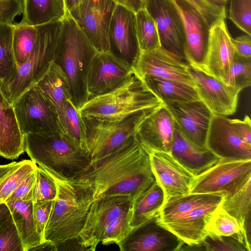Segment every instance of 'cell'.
Segmentation results:
<instances>
[{"mask_svg": "<svg viewBox=\"0 0 251 251\" xmlns=\"http://www.w3.org/2000/svg\"><path fill=\"white\" fill-rule=\"evenodd\" d=\"M21 22L38 26L62 21L67 10L64 0H23Z\"/></svg>", "mask_w": 251, "mask_h": 251, "instance_id": "cell-30", "label": "cell"}, {"mask_svg": "<svg viewBox=\"0 0 251 251\" xmlns=\"http://www.w3.org/2000/svg\"><path fill=\"white\" fill-rule=\"evenodd\" d=\"M117 5L113 0H82L68 12L97 51H109L108 30Z\"/></svg>", "mask_w": 251, "mask_h": 251, "instance_id": "cell-10", "label": "cell"}, {"mask_svg": "<svg viewBox=\"0 0 251 251\" xmlns=\"http://www.w3.org/2000/svg\"><path fill=\"white\" fill-rule=\"evenodd\" d=\"M34 85L53 106L60 123L65 116L68 101L72 100L70 84L64 72L53 60Z\"/></svg>", "mask_w": 251, "mask_h": 251, "instance_id": "cell-27", "label": "cell"}, {"mask_svg": "<svg viewBox=\"0 0 251 251\" xmlns=\"http://www.w3.org/2000/svg\"><path fill=\"white\" fill-rule=\"evenodd\" d=\"M211 4L219 6L221 7L226 8L227 2V0H205Z\"/></svg>", "mask_w": 251, "mask_h": 251, "instance_id": "cell-56", "label": "cell"}, {"mask_svg": "<svg viewBox=\"0 0 251 251\" xmlns=\"http://www.w3.org/2000/svg\"><path fill=\"white\" fill-rule=\"evenodd\" d=\"M235 52L239 55L251 58V35L245 34L232 39Z\"/></svg>", "mask_w": 251, "mask_h": 251, "instance_id": "cell-51", "label": "cell"}, {"mask_svg": "<svg viewBox=\"0 0 251 251\" xmlns=\"http://www.w3.org/2000/svg\"><path fill=\"white\" fill-rule=\"evenodd\" d=\"M23 160L19 162L13 161L9 164L0 165V180L8 175L13 170L20 165Z\"/></svg>", "mask_w": 251, "mask_h": 251, "instance_id": "cell-54", "label": "cell"}, {"mask_svg": "<svg viewBox=\"0 0 251 251\" xmlns=\"http://www.w3.org/2000/svg\"><path fill=\"white\" fill-rule=\"evenodd\" d=\"M37 165L31 160H23L22 163L0 181V203L5 201L18 186Z\"/></svg>", "mask_w": 251, "mask_h": 251, "instance_id": "cell-41", "label": "cell"}, {"mask_svg": "<svg viewBox=\"0 0 251 251\" xmlns=\"http://www.w3.org/2000/svg\"><path fill=\"white\" fill-rule=\"evenodd\" d=\"M221 205L215 210L206 225L207 235L230 236L244 232L237 220L223 209Z\"/></svg>", "mask_w": 251, "mask_h": 251, "instance_id": "cell-39", "label": "cell"}, {"mask_svg": "<svg viewBox=\"0 0 251 251\" xmlns=\"http://www.w3.org/2000/svg\"><path fill=\"white\" fill-rule=\"evenodd\" d=\"M109 51L130 63L138 55L136 13L117 4L108 30Z\"/></svg>", "mask_w": 251, "mask_h": 251, "instance_id": "cell-20", "label": "cell"}, {"mask_svg": "<svg viewBox=\"0 0 251 251\" xmlns=\"http://www.w3.org/2000/svg\"><path fill=\"white\" fill-rule=\"evenodd\" d=\"M37 37L36 26L28 25L21 22L14 25L12 47L18 68L28 58L35 46Z\"/></svg>", "mask_w": 251, "mask_h": 251, "instance_id": "cell-36", "label": "cell"}, {"mask_svg": "<svg viewBox=\"0 0 251 251\" xmlns=\"http://www.w3.org/2000/svg\"><path fill=\"white\" fill-rule=\"evenodd\" d=\"M251 242L243 231L230 236L206 237L199 243L189 246L184 244L181 251H251Z\"/></svg>", "mask_w": 251, "mask_h": 251, "instance_id": "cell-34", "label": "cell"}, {"mask_svg": "<svg viewBox=\"0 0 251 251\" xmlns=\"http://www.w3.org/2000/svg\"><path fill=\"white\" fill-rule=\"evenodd\" d=\"M36 178V173L35 169L25 177L5 201H32L33 190Z\"/></svg>", "mask_w": 251, "mask_h": 251, "instance_id": "cell-48", "label": "cell"}, {"mask_svg": "<svg viewBox=\"0 0 251 251\" xmlns=\"http://www.w3.org/2000/svg\"><path fill=\"white\" fill-rule=\"evenodd\" d=\"M60 125L63 134L77 147L87 152L83 119L72 100L68 101L65 116Z\"/></svg>", "mask_w": 251, "mask_h": 251, "instance_id": "cell-38", "label": "cell"}, {"mask_svg": "<svg viewBox=\"0 0 251 251\" xmlns=\"http://www.w3.org/2000/svg\"><path fill=\"white\" fill-rule=\"evenodd\" d=\"M251 85V58H246L236 52L228 81L227 86L240 91Z\"/></svg>", "mask_w": 251, "mask_h": 251, "instance_id": "cell-42", "label": "cell"}, {"mask_svg": "<svg viewBox=\"0 0 251 251\" xmlns=\"http://www.w3.org/2000/svg\"><path fill=\"white\" fill-rule=\"evenodd\" d=\"M144 8L156 23L160 48L186 63L184 26L175 0H145Z\"/></svg>", "mask_w": 251, "mask_h": 251, "instance_id": "cell-11", "label": "cell"}, {"mask_svg": "<svg viewBox=\"0 0 251 251\" xmlns=\"http://www.w3.org/2000/svg\"><path fill=\"white\" fill-rule=\"evenodd\" d=\"M225 22L219 21L210 29L209 42L202 70L227 85L235 51Z\"/></svg>", "mask_w": 251, "mask_h": 251, "instance_id": "cell-19", "label": "cell"}, {"mask_svg": "<svg viewBox=\"0 0 251 251\" xmlns=\"http://www.w3.org/2000/svg\"><path fill=\"white\" fill-rule=\"evenodd\" d=\"M13 104L24 136L29 133L64 134L57 112L35 85L25 91Z\"/></svg>", "mask_w": 251, "mask_h": 251, "instance_id": "cell-9", "label": "cell"}, {"mask_svg": "<svg viewBox=\"0 0 251 251\" xmlns=\"http://www.w3.org/2000/svg\"><path fill=\"white\" fill-rule=\"evenodd\" d=\"M251 179V159H220L194 177L189 193H223L228 198Z\"/></svg>", "mask_w": 251, "mask_h": 251, "instance_id": "cell-8", "label": "cell"}, {"mask_svg": "<svg viewBox=\"0 0 251 251\" xmlns=\"http://www.w3.org/2000/svg\"><path fill=\"white\" fill-rule=\"evenodd\" d=\"M133 73L130 63L110 51H97L88 70L87 100L116 88Z\"/></svg>", "mask_w": 251, "mask_h": 251, "instance_id": "cell-13", "label": "cell"}, {"mask_svg": "<svg viewBox=\"0 0 251 251\" xmlns=\"http://www.w3.org/2000/svg\"><path fill=\"white\" fill-rule=\"evenodd\" d=\"M200 100L214 115L227 116L235 113L241 92L202 70L188 65Z\"/></svg>", "mask_w": 251, "mask_h": 251, "instance_id": "cell-18", "label": "cell"}, {"mask_svg": "<svg viewBox=\"0 0 251 251\" xmlns=\"http://www.w3.org/2000/svg\"><path fill=\"white\" fill-rule=\"evenodd\" d=\"M132 207L126 213L111 221L105 227L100 242L104 245H118L132 231L130 226Z\"/></svg>", "mask_w": 251, "mask_h": 251, "instance_id": "cell-40", "label": "cell"}, {"mask_svg": "<svg viewBox=\"0 0 251 251\" xmlns=\"http://www.w3.org/2000/svg\"><path fill=\"white\" fill-rule=\"evenodd\" d=\"M221 206L237 220L251 242V179L233 195L225 198Z\"/></svg>", "mask_w": 251, "mask_h": 251, "instance_id": "cell-33", "label": "cell"}, {"mask_svg": "<svg viewBox=\"0 0 251 251\" xmlns=\"http://www.w3.org/2000/svg\"><path fill=\"white\" fill-rule=\"evenodd\" d=\"M232 129L245 142L251 144V122L248 115L243 120L229 119Z\"/></svg>", "mask_w": 251, "mask_h": 251, "instance_id": "cell-50", "label": "cell"}, {"mask_svg": "<svg viewBox=\"0 0 251 251\" xmlns=\"http://www.w3.org/2000/svg\"><path fill=\"white\" fill-rule=\"evenodd\" d=\"M36 178L33 190V203L54 200L56 186L53 178L40 166L36 169Z\"/></svg>", "mask_w": 251, "mask_h": 251, "instance_id": "cell-43", "label": "cell"}, {"mask_svg": "<svg viewBox=\"0 0 251 251\" xmlns=\"http://www.w3.org/2000/svg\"><path fill=\"white\" fill-rule=\"evenodd\" d=\"M226 197L223 193H189L172 198L162 205L156 221L161 225L182 217L198 206L222 201Z\"/></svg>", "mask_w": 251, "mask_h": 251, "instance_id": "cell-28", "label": "cell"}, {"mask_svg": "<svg viewBox=\"0 0 251 251\" xmlns=\"http://www.w3.org/2000/svg\"></svg>", "mask_w": 251, "mask_h": 251, "instance_id": "cell-58", "label": "cell"}, {"mask_svg": "<svg viewBox=\"0 0 251 251\" xmlns=\"http://www.w3.org/2000/svg\"><path fill=\"white\" fill-rule=\"evenodd\" d=\"M14 24L0 22V87L5 86L15 76L18 66L15 59L12 36Z\"/></svg>", "mask_w": 251, "mask_h": 251, "instance_id": "cell-35", "label": "cell"}, {"mask_svg": "<svg viewBox=\"0 0 251 251\" xmlns=\"http://www.w3.org/2000/svg\"><path fill=\"white\" fill-rule=\"evenodd\" d=\"M185 32L184 53L187 64L202 69L208 48L211 26L193 7L182 0H175Z\"/></svg>", "mask_w": 251, "mask_h": 251, "instance_id": "cell-17", "label": "cell"}, {"mask_svg": "<svg viewBox=\"0 0 251 251\" xmlns=\"http://www.w3.org/2000/svg\"><path fill=\"white\" fill-rule=\"evenodd\" d=\"M184 243L159 225L155 217L132 230L117 245L121 251H179Z\"/></svg>", "mask_w": 251, "mask_h": 251, "instance_id": "cell-23", "label": "cell"}, {"mask_svg": "<svg viewBox=\"0 0 251 251\" xmlns=\"http://www.w3.org/2000/svg\"><path fill=\"white\" fill-rule=\"evenodd\" d=\"M53 200L33 203L34 223L38 234L42 243H45V229L50 216Z\"/></svg>", "mask_w": 251, "mask_h": 251, "instance_id": "cell-47", "label": "cell"}, {"mask_svg": "<svg viewBox=\"0 0 251 251\" xmlns=\"http://www.w3.org/2000/svg\"><path fill=\"white\" fill-rule=\"evenodd\" d=\"M163 103L133 73L116 88L89 98L77 111L84 117L116 122L152 111Z\"/></svg>", "mask_w": 251, "mask_h": 251, "instance_id": "cell-3", "label": "cell"}, {"mask_svg": "<svg viewBox=\"0 0 251 251\" xmlns=\"http://www.w3.org/2000/svg\"><path fill=\"white\" fill-rule=\"evenodd\" d=\"M152 111L138 113L116 122L82 116L86 129L87 151L91 160L101 158L120 148L136 134L140 123Z\"/></svg>", "mask_w": 251, "mask_h": 251, "instance_id": "cell-7", "label": "cell"}, {"mask_svg": "<svg viewBox=\"0 0 251 251\" xmlns=\"http://www.w3.org/2000/svg\"><path fill=\"white\" fill-rule=\"evenodd\" d=\"M25 149L39 166L67 178H74L91 160L87 152L61 133L26 134Z\"/></svg>", "mask_w": 251, "mask_h": 251, "instance_id": "cell-5", "label": "cell"}, {"mask_svg": "<svg viewBox=\"0 0 251 251\" xmlns=\"http://www.w3.org/2000/svg\"><path fill=\"white\" fill-rule=\"evenodd\" d=\"M228 18L246 34L251 35V0H230Z\"/></svg>", "mask_w": 251, "mask_h": 251, "instance_id": "cell-44", "label": "cell"}, {"mask_svg": "<svg viewBox=\"0 0 251 251\" xmlns=\"http://www.w3.org/2000/svg\"><path fill=\"white\" fill-rule=\"evenodd\" d=\"M206 148L220 159H251V144L236 134L226 116L213 114Z\"/></svg>", "mask_w": 251, "mask_h": 251, "instance_id": "cell-22", "label": "cell"}, {"mask_svg": "<svg viewBox=\"0 0 251 251\" xmlns=\"http://www.w3.org/2000/svg\"><path fill=\"white\" fill-rule=\"evenodd\" d=\"M175 129L172 114L163 103L142 120L137 128L136 135L147 153L170 152Z\"/></svg>", "mask_w": 251, "mask_h": 251, "instance_id": "cell-21", "label": "cell"}, {"mask_svg": "<svg viewBox=\"0 0 251 251\" xmlns=\"http://www.w3.org/2000/svg\"><path fill=\"white\" fill-rule=\"evenodd\" d=\"M131 66L134 73L142 79L153 77L173 80L195 86L187 63L161 48L140 52Z\"/></svg>", "mask_w": 251, "mask_h": 251, "instance_id": "cell-15", "label": "cell"}, {"mask_svg": "<svg viewBox=\"0 0 251 251\" xmlns=\"http://www.w3.org/2000/svg\"><path fill=\"white\" fill-rule=\"evenodd\" d=\"M97 51L68 12L62 21L54 61L66 74L72 100L78 108L87 100V76L91 59Z\"/></svg>", "mask_w": 251, "mask_h": 251, "instance_id": "cell-4", "label": "cell"}, {"mask_svg": "<svg viewBox=\"0 0 251 251\" xmlns=\"http://www.w3.org/2000/svg\"><path fill=\"white\" fill-rule=\"evenodd\" d=\"M62 21L36 26V42L28 58L18 68L15 76L1 89L13 104L43 76L54 60Z\"/></svg>", "mask_w": 251, "mask_h": 251, "instance_id": "cell-6", "label": "cell"}, {"mask_svg": "<svg viewBox=\"0 0 251 251\" xmlns=\"http://www.w3.org/2000/svg\"><path fill=\"white\" fill-rule=\"evenodd\" d=\"M24 152L25 136L20 130L13 104L0 87V156L13 160Z\"/></svg>", "mask_w": 251, "mask_h": 251, "instance_id": "cell-25", "label": "cell"}, {"mask_svg": "<svg viewBox=\"0 0 251 251\" xmlns=\"http://www.w3.org/2000/svg\"><path fill=\"white\" fill-rule=\"evenodd\" d=\"M0 251H24L12 217L0 228Z\"/></svg>", "mask_w": 251, "mask_h": 251, "instance_id": "cell-45", "label": "cell"}, {"mask_svg": "<svg viewBox=\"0 0 251 251\" xmlns=\"http://www.w3.org/2000/svg\"><path fill=\"white\" fill-rule=\"evenodd\" d=\"M93 191L94 201L127 196L132 201L155 181L149 156L136 134L113 152L91 160L74 178Z\"/></svg>", "mask_w": 251, "mask_h": 251, "instance_id": "cell-1", "label": "cell"}, {"mask_svg": "<svg viewBox=\"0 0 251 251\" xmlns=\"http://www.w3.org/2000/svg\"><path fill=\"white\" fill-rule=\"evenodd\" d=\"M11 217L10 209L6 202L0 203V228Z\"/></svg>", "mask_w": 251, "mask_h": 251, "instance_id": "cell-53", "label": "cell"}, {"mask_svg": "<svg viewBox=\"0 0 251 251\" xmlns=\"http://www.w3.org/2000/svg\"><path fill=\"white\" fill-rule=\"evenodd\" d=\"M23 8V0H0V22L13 23Z\"/></svg>", "mask_w": 251, "mask_h": 251, "instance_id": "cell-49", "label": "cell"}, {"mask_svg": "<svg viewBox=\"0 0 251 251\" xmlns=\"http://www.w3.org/2000/svg\"><path fill=\"white\" fill-rule=\"evenodd\" d=\"M148 154L155 181L164 193L163 204L172 198L189 194L195 176L170 152L153 151Z\"/></svg>", "mask_w": 251, "mask_h": 251, "instance_id": "cell-16", "label": "cell"}, {"mask_svg": "<svg viewBox=\"0 0 251 251\" xmlns=\"http://www.w3.org/2000/svg\"><path fill=\"white\" fill-rule=\"evenodd\" d=\"M136 30L140 52L148 51L160 48L156 23L145 8L136 13Z\"/></svg>", "mask_w": 251, "mask_h": 251, "instance_id": "cell-37", "label": "cell"}, {"mask_svg": "<svg viewBox=\"0 0 251 251\" xmlns=\"http://www.w3.org/2000/svg\"><path fill=\"white\" fill-rule=\"evenodd\" d=\"M196 10L212 26L226 18V8L211 4L205 0H182Z\"/></svg>", "mask_w": 251, "mask_h": 251, "instance_id": "cell-46", "label": "cell"}, {"mask_svg": "<svg viewBox=\"0 0 251 251\" xmlns=\"http://www.w3.org/2000/svg\"><path fill=\"white\" fill-rule=\"evenodd\" d=\"M181 135L200 148H206V141L213 113L201 100L169 102L164 103Z\"/></svg>", "mask_w": 251, "mask_h": 251, "instance_id": "cell-14", "label": "cell"}, {"mask_svg": "<svg viewBox=\"0 0 251 251\" xmlns=\"http://www.w3.org/2000/svg\"><path fill=\"white\" fill-rule=\"evenodd\" d=\"M82 0H64L67 12H69L77 6Z\"/></svg>", "mask_w": 251, "mask_h": 251, "instance_id": "cell-55", "label": "cell"}, {"mask_svg": "<svg viewBox=\"0 0 251 251\" xmlns=\"http://www.w3.org/2000/svg\"><path fill=\"white\" fill-rule=\"evenodd\" d=\"M44 170L53 178L56 186L44 240L57 251L61 245L78 238L94 201L93 192L88 186L74 178Z\"/></svg>", "mask_w": 251, "mask_h": 251, "instance_id": "cell-2", "label": "cell"}, {"mask_svg": "<svg viewBox=\"0 0 251 251\" xmlns=\"http://www.w3.org/2000/svg\"><path fill=\"white\" fill-rule=\"evenodd\" d=\"M188 171L196 176L205 172L220 160L207 148H200L188 141L176 126L170 151Z\"/></svg>", "mask_w": 251, "mask_h": 251, "instance_id": "cell-26", "label": "cell"}, {"mask_svg": "<svg viewBox=\"0 0 251 251\" xmlns=\"http://www.w3.org/2000/svg\"><path fill=\"white\" fill-rule=\"evenodd\" d=\"M132 205V199L127 196H108L94 201L78 237L83 250L95 251L106 226L127 212Z\"/></svg>", "mask_w": 251, "mask_h": 251, "instance_id": "cell-12", "label": "cell"}, {"mask_svg": "<svg viewBox=\"0 0 251 251\" xmlns=\"http://www.w3.org/2000/svg\"><path fill=\"white\" fill-rule=\"evenodd\" d=\"M151 91L163 103L201 100L194 86L158 78L142 79Z\"/></svg>", "mask_w": 251, "mask_h": 251, "instance_id": "cell-32", "label": "cell"}, {"mask_svg": "<svg viewBox=\"0 0 251 251\" xmlns=\"http://www.w3.org/2000/svg\"></svg>", "mask_w": 251, "mask_h": 251, "instance_id": "cell-57", "label": "cell"}, {"mask_svg": "<svg viewBox=\"0 0 251 251\" xmlns=\"http://www.w3.org/2000/svg\"><path fill=\"white\" fill-rule=\"evenodd\" d=\"M21 237L24 251H35L43 244L34 220L33 202L29 201H5Z\"/></svg>", "mask_w": 251, "mask_h": 251, "instance_id": "cell-29", "label": "cell"}, {"mask_svg": "<svg viewBox=\"0 0 251 251\" xmlns=\"http://www.w3.org/2000/svg\"><path fill=\"white\" fill-rule=\"evenodd\" d=\"M117 4L123 5L136 13L145 7L144 0H113Z\"/></svg>", "mask_w": 251, "mask_h": 251, "instance_id": "cell-52", "label": "cell"}, {"mask_svg": "<svg viewBox=\"0 0 251 251\" xmlns=\"http://www.w3.org/2000/svg\"><path fill=\"white\" fill-rule=\"evenodd\" d=\"M164 202V193L155 181L132 201V231L156 217Z\"/></svg>", "mask_w": 251, "mask_h": 251, "instance_id": "cell-31", "label": "cell"}, {"mask_svg": "<svg viewBox=\"0 0 251 251\" xmlns=\"http://www.w3.org/2000/svg\"><path fill=\"white\" fill-rule=\"evenodd\" d=\"M223 201L198 206L182 217L160 226L173 232L185 244H197L207 236L206 225Z\"/></svg>", "mask_w": 251, "mask_h": 251, "instance_id": "cell-24", "label": "cell"}]
</instances>
